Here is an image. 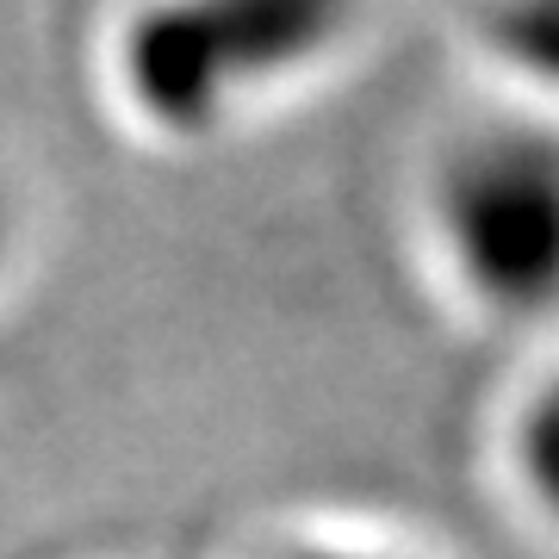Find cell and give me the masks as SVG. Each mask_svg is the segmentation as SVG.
<instances>
[{"mask_svg":"<svg viewBox=\"0 0 559 559\" xmlns=\"http://www.w3.org/2000/svg\"><path fill=\"white\" fill-rule=\"evenodd\" d=\"M230 559H436L417 535L373 516H286L242 535Z\"/></svg>","mask_w":559,"mask_h":559,"instance_id":"cell-4","label":"cell"},{"mask_svg":"<svg viewBox=\"0 0 559 559\" xmlns=\"http://www.w3.org/2000/svg\"><path fill=\"white\" fill-rule=\"evenodd\" d=\"M20 242H25V212H20V193L0 180V286L13 274V261H20Z\"/></svg>","mask_w":559,"mask_h":559,"instance_id":"cell-5","label":"cell"},{"mask_svg":"<svg viewBox=\"0 0 559 559\" xmlns=\"http://www.w3.org/2000/svg\"><path fill=\"white\" fill-rule=\"evenodd\" d=\"M491 473L535 535L559 540V342L510 385L491 423Z\"/></svg>","mask_w":559,"mask_h":559,"instance_id":"cell-3","label":"cell"},{"mask_svg":"<svg viewBox=\"0 0 559 559\" xmlns=\"http://www.w3.org/2000/svg\"><path fill=\"white\" fill-rule=\"evenodd\" d=\"M373 25V0H112L100 100L131 143L200 156L311 100Z\"/></svg>","mask_w":559,"mask_h":559,"instance_id":"cell-1","label":"cell"},{"mask_svg":"<svg viewBox=\"0 0 559 559\" xmlns=\"http://www.w3.org/2000/svg\"><path fill=\"white\" fill-rule=\"evenodd\" d=\"M417 249L473 330L559 336V106L516 94L441 131L417 180Z\"/></svg>","mask_w":559,"mask_h":559,"instance_id":"cell-2","label":"cell"}]
</instances>
